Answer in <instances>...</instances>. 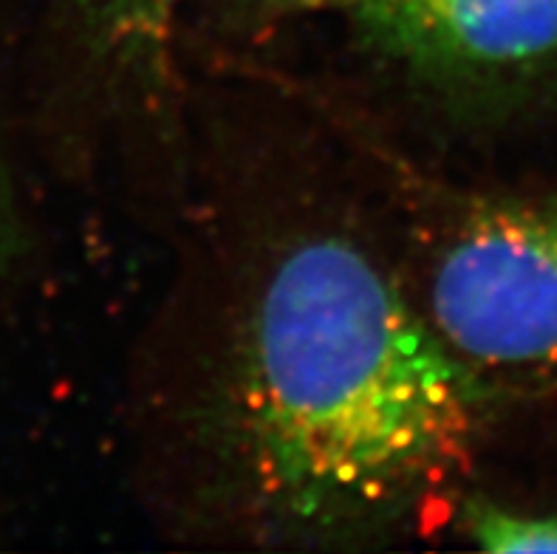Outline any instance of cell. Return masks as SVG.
<instances>
[{
	"label": "cell",
	"instance_id": "8992f818",
	"mask_svg": "<svg viewBox=\"0 0 557 554\" xmlns=\"http://www.w3.org/2000/svg\"><path fill=\"white\" fill-rule=\"evenodd\" d=\"M267 12H320V9H346L348 0H252Z\"/></svg>",
	"mask_w": 557,
	"mask_h": 554
},
{
	"label": "cell",
	"instance_id": "277c9868",
	"mask_svg": "<svg viewBox=\"0 0 557 554\" xmlns=\"http://www.w3.org/2000/svg\"><path fill=\"white\" fill-rule=\"evenodd\" d=\"M94 49L136 79L168 77L184 0H79Z\"/></svg>",
	"mask_w": 557,
	"mask_h": 554
},
{
	"label": "cell",
	"instance_id": "3957f363",
	"mask_svg": "<svg viewBox=\"0 0 557 554\" xmlns=\"http://www.w3.org/2000/svg\"><path fill=\"white\" fill-rule=\"evenodd\" d=\"M368 35L408 63L461 74L557 54V0H348Z\"/></svg>",
	"mask_w": 557,
	"mask_h": 554
},
{
	"label": "cell",
	"instance_id": "6da1fadb",
	"mask_svg": "<svg viewBox=\"0 0 557 554\" xmlns=\"http://www.w3.org/2000/svg\"><path fill=\"white\" fill-rule=\"evenodd\" d=\"M481 399L360 246L304 241L247 325L238 428L255 498L295 532L385 527L465 472Z\"/></svg>",
	"mask_w": 557,
	"mask_h": 554
},
{
	"label": "cell",
	"instance_id": "5b68a950",
	"mask_svg": "<svg viewBox=\"0 0 557 554\" xmlns=\"http://www.w3.org/2000/svg\"><path fill=\"white\" fill-rule=\"evenodd\" d=\"M467 532L484 552H557L555 518H527L498 506L475 504L467 515Z\"/></svg>",
	"mask_w": 557,
	"mask_h": 554
},
{
	"label": "cell",
	"instance_id": "7a4b0ae2",
	"mask_svg": "<svg viewBox=\"0 0 557 554\" xmlns=\"http://www.w3.org/2000/svg\"><path fill=\"white\" fill-rule=\"evenodd\" d=\"M428 320L484 391H557V204L470 218L438 258Z\"/></svg>",
	"mask_w": 557,
	"mask_h": 554
}]
</instances>
